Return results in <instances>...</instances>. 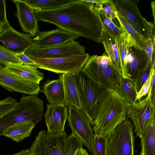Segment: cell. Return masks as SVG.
<instances>
[{"mask_svg": "<svg viewBox=\"0 0 155 155\" xmlns=\"http://www.w3.org/2000/svg\"><path fill=\"white\" fill-rule=\"evenodd\" d=\"M34 12L38 21L52 24L62 30L101 43L102 28L93 3L73 0L60 8Z\"/></svg>", "mask_w": 155, "mask_h": 155, "instance_id": "cell-1", "label": "cell"}, {"mask_svg": "<svg viewBox=\"0 0 155 155\" xmlns=\"http://www.w3.org/2000/svg\"><path fill=\"white\" fill-rule=\"evenodd\" d=\"M127 116L126 103L120 93L108 88L101 96L93 114V129L95 135H109Z\"/></svg>", "mask_w": 155, "mask_h": 155, "instance_id": "cell-2", "label": "cell"}, {"mask_svg": "<svg viewBox=\"0 0 155 155\" xmlns=\"http://www.w3.org/2000/svg\"><path fill=\"white\" fill-rule=\"evenodd\" d=\"M43 103L35 95H22L20 102L13 109L0 118V136L7 129L23 123L35 125L43 114Z\"/></svg>", "mask_w": 155, "mask_h": 155, "instance_id": "cell-3", "label": "cell"}, {"mask_svg": "<svg viewBox=\"0 0 155 155\" xmlns=\"http://www.w3.org/2000/svg\"><path fill=\"white\" fill-rule=\"evenodd\" d=\"M82 70L97 84L119 92L121 72L105 52L100 56L94 54L90 57Z\"/></svg>", "mask_w": 155, "mask_h": 155, "instance_id": "cell-4", "label": "cell"}, {"mask_svg": "<svg viewBox=\"0 0 155 155\" xmlns=\"http://www.w3.org/2000/svg\"><path fill=\"white\" fill-rule=\"evenodd\" d=\"M75 74L81 110L92 125L93 113L97 103L101 96L109 88L95 82L84 73L82 69Z\"/></svg>", "mask_w": 155, "mask_h": 155, "instance_id": "cell-5", "label": "cell"}, {"mask_svg": "<svg viewBox=\"0 0 155 155\" xmlns=\"http://www.w3.org/2000/svg\"><path fill=\"white\" fill-rule=\"evenodd\" d=\"M115 11L123 16L136 31L146 41L155 38V25L148 22L141 14L138 0H110Z\"/></svg>", "mask_w": 155, "mask_h": 155, "instance_id": "cell-6", "label": "cell"}, {"mask_svg": "<svg viewBox=\"0 0 155 155\" xmlns=\"http://www.w3.org/2000/svg\"><path fill=\"white\" fill-rule=\"evenodd\" d=\"M134 128L126 119L116 127L108 135L107 155H134Z\"/></svg>", "mask_w": 155, "mask_h": 155, "instance_id": "cell-7", "label": "cell"}, {"mask_svg": "<svg viewBox=\"0 0 155 155\" xmlns=\"http://www.w3.org/2000/svg\"><path fill=\"white\" fill-rule=\"evenodd\" d=\"M37 68L57 74H75L81 70L90 57L88 53L62 57L43 58L28 57Z\"/></svg>", "mask_w": 155, "mask_h": 155, "instance_id": "cell-8", "label": "cell"}, {"mask_svg": "<svg viewBox=\"0 0 155 155\" xmlns=\"http://www.w3.org/2000/svg\"><path fill=\"white\" fill-rule=\"evenodd\" d=\"M68 135L40 130L30 146L31 155H65Z\"/></svg>", "mask_w": 155, "mask_h": 155, "instance_id": "cell-9", "label": "cell"}, {"mask_svg": "<svg viewBox=\"0 0 155 155\" xmlns=\"http://www.w3.org/2000/svg\"><path fill=\"white\" fill-rule=\"evenodd\" d=\"M126 110L127 116L134 127L135 133L140 138L151 121L155 119V105L152 101L150 89L143 100L126 104Z\"/></svg>", "mask_w": 155, "mask_h": 155, "instance_id": "cell-10", "label": "cell"}, {"mask_svg": "<svg viewBox=\"0 0 155 155\" xmlns=\"http://www.w3.org/2000/svg\"><path fill=\"white\" fill-rule=\"evenodd\" d=\"M67 120L72 133L79 137L91 155H96L94 147L95 135L85 114L81 109L70 106Z\"/></svg>", "mask_w": 155, "mask_h": 155, "instance_id": "cell-11", "label": "cell"}, {"mask_svg": "<svg viewBox=\"0 0 155 155\" xmlns=\"http://www.w3.org/2000/svg\"><path fill=\"white\" fill-rule=\"evenodd\" d=\"M86 49L74 40L52 47L38 48L31 46L24 53L28 57L43 58L64 57L82 54Z\"/></svg>", "mask_w": 155, "mask_h": 155, "instance_id": "cell-12", "label": "cell"}, {"mask_svg": "<svg viewBox=\"0 0 155 155\" xmlns=\"http://www.w3.org/2000/svg\"><path fill=\"white\" fill-rule=\"evenodd\" d=\"M0 42L15 54L24 53L33 45V39L29 34L15 30L10 25L4 28L0 33Z\"/></svg>", "mask_w": 155, "mask_h": 155, "instance_id": "cell-13", "label": "cell"}, {"mask_svg": "<svg viewBox=\"0 0 155 155\" xmlns=\"http://www.w3.org/2000/svg\"><path fill=\"white\" fill-rule=\"evenodd\" d=\"M0 85L10 92L37 95L40 89L39 84L21 79L11 73L0 63Z\"/></svg>", "mask_w": 155, "mask_h": 155, "instance_id": "cell-14", "label": "cell"}, {"mask_svg": "<svg viewBox=\"0 0 155 155\" xmlns=\"http://www.w3.org/2000/svg\"><path fill=\"white\" fill-rule=\"evenodd\" d=\"M33 38L32 46L38 48L52 47L65 43L77 39L79 36L59 28L46 31L37 32Z\"/></svg>", "mask_w": 155, "mask_h": 155, "instance_id": "cell-15", "label": "cell"}, {"mask_svg": "<svg viewBox=\"0 0 155 155\" xmlns=\"http://www.w3.org/2000/svg\"><path fill=\"white\" fill-rule=\"evenodd\" d=\"M44 117L47 132L59 134L65 132L64 127L68 116L67 106L64 105L48 104Z\"/></svg>", "mask_w": 155, "mask_h": 155, "instance_id": "cell-16", "label": "cell"}, {"mask_svg": "<svg viewBox=\"0 0 155 155\" xmlns=\"http://www.w3.org/2000/svg\"><path fill=\"white\" fill-rule=\"evenodd\" d=\"M12 1L16 8L15 15L23 32L29 34L32 37L35 36L39 31V25L34 10L22 0Z\"/></svg>", "mask_w": 155, "mask_h": 155, "instance_id": "cell-17", "label": "cell"}, {"mask_svg": "<svg viewBox=\"0 0 155 155\" xmlns=\"http://www.w3.org/2000/svg\"><path fill=\"white\" fill-rule=\"evenodd\" d=\"M144 50H141L133 45L129 47L126 59V68L129 78L134 80L138 73L148 64Z\"/></svg>", "mask_w": 155, "mask_h": 155, "instance_id": "cell-18", "label": "cell"}, {"mask_svg": "<svg viewBox=\"0 0 155 155\" xmlns=\"http://www.w3.org/2000/svg\"><path fill=\"white\" fill-rule=\"evenodd\" d=\"M39 92L43 93L51 105H64V92L61 74L58 79L46 81L41 85Z\"/></svg>", "mask_w": 155, "mask_h": 155, "instance_id": "cell-19", "label": "cell"}, {"mask_svg": "<svg viewBox=\"0 0 155 155\" xmlns=\"http://www.w3.org/2000/svg\"><path fill=\"white\" fill-rule=\"evenodd\" d=\"M5 69L23 80L39 84L44 74L35 65L22 64L5 65Z\"/></svg>", "mask_w": 155, "mask_h": 155, "instance_id": "cell-20", "label": "cell"}, {"mask_svg": "<svg viewBox=\"0 0 155 155\" xmlns=\"http://www.w3.org/2000/svg\"><path fill=\"white\" fill-rule=\"evenodd\" d=\"M61 76L64 92V105L81 109V106L75 83V74L64 73L61 74Z\"/></svg>", "mask_w": 155, "mask_h": 155, "instance_id": "cell-21", "label": "cell"}, {"mask_svg": "<svg viewBox=\"0 0 155 155\" xmlns=\"http://www.w3.org/2000/svg\"><path fill=\"white\" fill-rule=\"evenodd\" d=\"M140 155H155V119L141 135Z\"/></svg>", "mask_w": 155, "mask_h": 155, "instance_id": "cell-22", "label": "cell"}, {"mask_svg": "<svg viewBox=\"0 0 155 155\" xmlns=\"http://www.w3.org/2000/svg\"><path fill=\"white\" fill-rule=\"evenodd\" d=\"M101 43L105 49V52L114 63L121 72V65L117 38L102 30Z\"/></svg>", "mask_w": 155, "mask_h": 155, "instance_id": "cell-23", "label": "cell"}, {"mask_svg": "<svg viewBox=\"0 0 155 155\" xmlns=\"http://www.w3.org/2000/svg\"><path fill=\"white\" fill-rule=\"evenodd\" d=\"M35 127V125L29 123H20L6 130L3 133L2 136L19 142L29 137Z\"/></svg>", "mask_w": 155, "mask_h": 155, "instance_id": "cell-24", "label": "cell"}, {"mask_svg": "<svg viewBox=\"0 0 155 155\" xmlns=\"http://www.w3.org/2000/svg\"><path fill=\"white\" fill-rule=\"evenodd\" d=\"M117 41L120 63L121 75L124 78H129L126 71V59L130 47L134 45L124 29L121 35L117 38Z\"/></svg>", "mask_w": 155, "mask_h": 155, "instance_id": "cell-25", "label": "cell"}, {"mask_svg": "<svg viewBox=\"0 0 155 155\" xmlns=\"http://www.w3.org/2000/svg\"><path fill=\"white\" fill-rule=\"evenodd\" d=\"M34 10L42 11L54 9L63 7L73 0H22Z\"/></svg>", "mask_w": 155, "mask_h": 155, "instance_id": "cell-26", "label": "cell"}, {"mask_svg": "<svg viewBox=\"0 0 155 155\" xmlns=\"http://www.w3.org/2000/svg\"><path fill=\"white\" fill-rule=\"evenodd\" d=\"M94 8L101 21L102 30L116 38L119 37L124 31L123 28L120 25V27L117 26L113 21L109 18L95 4Z\"/></svg>", "mask_w": 155, "mask_h": 155, "instance_id": "cell-27", "label": "cell"}, {"mask_svg": "<svg viewBox=\"0 0 155 155\" xmlns=\"http://www.w3.org/2000/svg\"><path fill=\"white\" fill-rule=\"evenodd\" d=\"M119 93L124 98L126 105L136 102L137 92L132 80L121 76Z\"/></svg>", "mask_w": 155, "mask_h": 155, "instance_id": "cell-28", "label": "cell"}, {"mask_svg": "<svg viewBox=\"0 0 155 155\" xmlns=\"http://www.w3.org/2000/svg\"><path fill=\"white\" fill-rule=\"evenodd\" d=\"M117 19L120 25L128 34L133 44L138 48L144 50L145 41L143 37L136 31L123 16L117 13Z\"/></svg>", "mask_w": 155, "mask_h": 155, "instance_id": "cell-29", "label": "cell"}, {"mask_svg": "<svg viewBox=\"0 0 155 155\" xmlns=\"http://www.w3.org/2000/svg\"><path fill=\"white\" fill-rule=\"evenodd\" d=\"M0 63L5 65L21 64L15 54L0 44Z\"/></svg>", "mask_w": 155, "mask_h": 155, "instance_id": "cell-30", "label": "cell"}, {"mask_svg": "<svg viewBox=\"0 0 155 155\" xmlns=\"http://www.w3.org/2000/svg\"><path fill=\"white\" fill-rule=\"evenodd\" d=\"M83 144L79 137L76 134L71 133L67 138L65 155H73L76 150L83 147Z\"/></svg>", "mask_w": 155, "mask_h": 155, "instance_id": "cell-31", "label": "cell"}, {"mask_svg": "<svg viewBox=\"0 0 155 155\" xmlns=\"http://www.w3.org/2000/svg\"><path fill=\"white\" fill-rule=\"evenodd\" d=\"M108 135L100 137L95 136L94 147L96 155H107Z\"/></svg>", "mask_w": 155, "mask_h": 155, "instance_id": "cell-32", "label": "cell"}, {"mask_svg": "<svg viewBox=\"0 0 155 155\" xmlns=\"http://www.w3.org/2000/svg\"><path fill=\"white\" fill-rule=\"evenodd\" d=\"M151 63H148L147 66L139 72L135 79L133 80L137 92H138L148 79L150 75Z\"/></svg>", "mask_w": 155, "mask_h": 155, "instance_id": "cell-33", "label": "cell"}, {"mask_svg": "<svg viewBox=\"0 0 155 155\" xmlns=\"http://www.w3.org/2000/svg\"><path fill=\"white\" fill-rule=\"evenodd\" d=\"M18 103L15 99L10 96L0 101V118L14 108Z\"/></svg>", "mask_w": 155, "mask_h": 155, "instance_id": "cell-34", "label": "cell"}, {"mask_svg": "<svg viewBox=\"0 0 155 155\" xmlns=\"http://www.w3.org/2000/svg\"><path fill=\"white\" fill-rule=\"evenodd\" d=\"M99 8L101 9L105 15L110 19L113 21L115 18L117 19V13L114 8L110 0L103 3L95 4Z\"/></svg>", "mask_w": 155, "mask_h": 155, "instance_id": "cell-35", "label": "cell"}, {"mask_svg": "<svg viewBox=\"0 0 155 155\" xmlns=\"http://www.w3.org/2000/svg\"><path fill=\"white\" fill-rule=\"evenodd\" d=\"M155 66L154 65H151L150 75L148 79L143 85L140 90L137 92L136 101L143 97L146 95L148 93L150 88L152 76L153 74L155 73Z\"/></svg>", "mask_w": 155, "mask_h": 155, "instance_id": "cell-36", "label": "cell"}, {"mask_svg": "<svg viewBox=\"0 0 155 155\" xmlns=\"http://www.w3.org/2000/svg\"><path fill=\"white\" fill-rule=\"evenodd\" d=\"M155 41H153L150 38L145 41L144 50L145 51L148 63H151L153 51L155 49Z\"/></svg>", "mask_w": 155, "mask_h": 155, "instance_id": "cell-37", "label": "cell"}, {"mask_svg": "<svg viewBox=\"0 0 155 155\" xmlns=\"http://www.w3.org/2000/svg\"><path fill=\"white\" fill-rule=\"evenodd\" d=\"M5 0H0V25L4 28L10 25L6 18Z\"/></svg>", "mask_w": 155, "mask_h": 155, "instance_id": "cell-38", "label": "cell"}, {"mask_svg": "<svg viewBox=\"0 0 155 155\" xmlns=\"http://www.w3.org/2000/svg\"><path fill=\"white\" fill-rule=\"evenodd\" d=\"M15 56L23 64L35 66V62L24 53L16 54Z\"/></svg>", "mask_w": 155, "mask_h": 155, "instance_id": "cell-39", "label": "cell"}, {"mask_svg": "<svg viewBox=\"0 0 155 155\" xmlns=\"http://www.w3.org/2000/svg\"><path fill=\"white\" fill-rule=\"evenodd\" d=\"M155 73L153 74L151 77L150 89L151 91V99L153 103L155 105Z\"/></svg>", "mask_w": 155, "mask_h": 155, "instance_id": "cell-40", "label": "cell"}, {"mask_svg": "<svg viewBox=\"0 0 155 155\" xmlns=\"http://www.w3.org/2000/svg\"><path fill=\"white\" fill-rule=\"evenodd\" d=\"M73 155H89L87 151L83 147L78 149L74 153Z\"/></svg>", "mask_w": 155, "mask_h": 155, "instance_id": "cell-41", "label": "cell"}, {"mask_svg": "<svg viewBox=\"0 0 155 155\" xmlns=\"http://www.w3.org/2000/svg\"><path fill=\"white\" fill-rule=\"evenodd\" d=\"M10 155H31V152L30 148L27 149L21 150L15 154Z\"/></svg>", "mask_w": 155, "mask_h": 155, "instance_id": "cell-42", "label": "cell"}, {"mask_svg": "<svg viewBox=\"0 0 155 155\" xmlns=\"http://www.w3.org/2000/svg\"><path fill=\"white\" fill-rule=\"evenodd\" d=\"M82 1L93 3L99 4L103 3L108 1V0H82Z\"/></svg>", "mask_w": 155, "mask_h": 155, "instance_id": "cell-43", "label": "cell"}, {"mask_svg": "<svg viewBox=\"0 0 155 155\" xmlns=\"http://www.w3.org/2000/svg\"><path fill=\"white\" fill-rule=\"evenodd\" d=\"M151 8L152 11L153 16L154 19V24H155V2L154 1L151 2Z\"/></svg>", "mask_w": 155, "mask_h": 155, "instance_id": "cell-44", "label": "cell"}, {"mask_svg": "<svg viewBox=\"0 0 155 155\" xmlns=\"http://www.w3.org/2000/svg\"><path fill=\"white\" fill-rule=\"evenodd\" d=\"M4 29V27L0 25V33L2 32Z\"/></svg>", "mask_w": 155, "mask_h": 155, "instance_id": "cell-45", "label": "cell"}]
</instances>
